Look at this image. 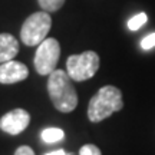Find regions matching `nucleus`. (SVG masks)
Returning a JSON list of instances; mask_svg holds the SVG:
<instances>
[{"label": "nucleus", "instance_id": "nucleus-13", "mask_svg": "<svg viewBox=\"0 0 155 155\" xmlns=\"http://www.w3.org/2000/svg\"><path fill=\"white\" fill-rule=\"evenodd\" d=\"M155 46V33H151L148 36H145L142 40H141V48L144 50H150Z\"/></svg>", "mask_w": 155, "mask_h": 155}, {"label": "nucleus", "instance_id": "nucleus-3", "mask_svg": "<svg viewBox=\"0 0 155 155\" xmlns=\"http://www.w3.org/2000/svg\"><path fill=\"white\" fill-rule=\"evenodd\" d=\"M52 17L48 12H36L25 20L20 29V39L26 46H39L48 38Z\"/></svg>", "mask_w": 155, "mask_h": 155}, {"label": "nucleus", "instance_id": "nucleus-11", "mask_svg": "<svg viewBox=\"0 0 155 155\" xmlns=\"http://www.w3.org/2000/svg\"><path fill=\"white\" fill-rule=\"evenodd\" d=\"M147 20H148V16L145 13H138L128 20V28H129V30H138L147 23Z\"/></svg>", "mask_w": 155, "mask_h": 155}, {"label": "nucleus", "instance_id": "nucleus-5", "mask_svg": "<svg viewBox=\"0 0 155 155\" xmlns=\"http://www.w3.org/2000/svg\"><path fill=\"white\" fill-rule=\"evenodd\" d=\"M61 58V45L55 38H46L38 46L33 63L39 75H50L56 69Z\"/></svg>", "mask_w": 155, "mask_h": 155}, {"label": "nucleus", "instance_id": "nucleus-15", "mask_svg": "<svg viewBox=\"0 0 155 155\" xmlns=\"http://www.w3.org/2000/svg\"><path fill=\"white\" fill-rule=\"evenodd\" d=\"M45 155H71V154H66L63 150H58V151H52V152H48Z\"/></svg>", "mask_w": 155, "mask_h": 155}, {"label": "nucleus", "instance_id": "nucleus-10", "mask_svg": "<svg viewBox=\"0 0 155 155\" xmlns=\"http://www.w3.org/2000/svg\"><path fill=\"white\" fill-rule=\"evenodd\" d=\"M38 3L43 12L52 13V12L59 10L62 6L65 5V0H38Z\"/></svg>", "mask_w": 155, "mask_h": 155}, {"label": "nucleus", "instance_id": "nucleus-1", "mask_svg": "<svg viewBox=\"0 0 155 155\" xmlns=\"http://www.w3.org/2000/svg\"><path fill=\"white\" fill-rule=\"evenodd\" d=\"M48 94L53 106L63 114L72 112L78 105V94L72 79L62 69H55L49 75Z\"/></svg>", "mask_w": 155, "mask_h": 155}, {"label": "nucleus", "instance_id": "nucleus-2", "mask_svg": "<svg viewBox=\"0 0 155 155\" xmlns=\"http://www.w3.org/2000/svg\"><path fill=\"white\" fill-rule=\"evenodd\" d=\"M124 108L122 92L116 86L106 85L91 98L88 105V118L91 122H101L119 112Z\"/></svg>", "mask_w": 155, "mask_h": 155}, {"label": "nucleus", "instance_id": "nucleus-8", "mask_svg": "<svg viewBox=\"0 0 155 155\" xmlns=\"http://www.w3.org/2000/svg\"><path fill=\"white\" fill-rule=\"evenodd\" d=\"M19 52V40L10 33H0V65L13 61Z\"/></svg>", "mask_w": 155, "mask_h": 155}, {"label": "nucleus", "instance_id": "nucleus-12", "mask_svg": "<svg viewBox=\"0 0 155 155\" xmlns=\"http://www.w3.org/2000/svg\"><path fill=\"white\" fill-rule=\"evenodd\" d=\"M79 155H102L101 150L94 144H86L79 150Z\"/></svg>", "mask_w": 155, "mask_h": 155}, {"label": "nucleus", "instance_id": "nucleus-7", "mask_svg": "<svg viewBox=\"0 0 155 155\" xmlns=\"http://www.w3.org/2000/svg\"><path fill=\"white\" fill-rule=\"evenodd\" d=\"M29 76V69L26 65L17 61H9L0 65V83L13 85L22 82Z\"/></svg>", "mask_w": 155, "mask_h": 155}, {"label": "nucleus", "instance_id": "nucleus-14", "mask_svg": "<svg viewBox=\"0 0 155 155\" xmlns=\"http://www.w3.org/2000/svg\"><path fill=\"white\" fill-rule=\"evenodd\" d=\"M15 155H36V154H35V151L32 150L30 147H28V145H22V147H19V148L16 150Z\"/></svg>", "mask_w": 155, "mask_h": 155}, {"label": "nucleus", "instance_id": "nucleus-4", "mask_svg": "<svg viewBox=\"0 0 155 155\" xmlns=\"http://www.w3.org/2000/svg\"><path fill=\"white\" fill-rule=\"evenodd\" d=\"M99 62V56L94 50H86L81 55H71L66 59V73L76 82L88 81L98 72Z\"/></svg>", "mask_w": 155, "mask_h": 155}, {"label": "nucleus", "instance_id": "nucleus-9", "mask_svg": "<svg viewBox=\"0 0 155 155\" xmlns=\"http://www.w3.org/2000/svg\"><path fill=\"white\" fill-rule=\"evenodd\" d=\"M42 139L48 144H53V142H59L65 138V132L61 128H46L42 131Z\"/></svg>", "mask_w": 155, "mask_h": 155}, {"label": "nucleus", "instance_id": "nucleus-6", "mask_svg": "<svg viewBox=\"0 0 155 155\" xmlns=\"http://www.w3.org/2000/svg\"><path fill=\"white\" fill-rule=\"evenodd\" d=\"M30 124V114L22 108L12 109L0 118V129L9 135H17L23 132Z\"/></svg>", "mask_w": 155, "mask_h": 155}]
</instances>
